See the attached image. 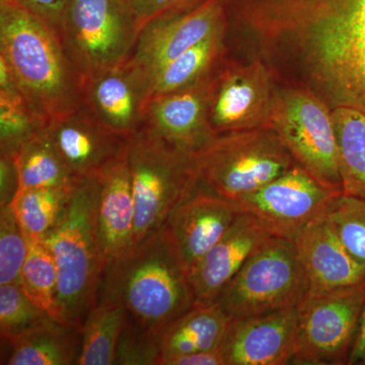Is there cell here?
Listing matches in <instances>:
<instances>
[{
  "mask_svg": "<svg viewBox=\"0 0 365 365\" xmlns=\"http://www.w3.org/2000/svg\"><path fill=\"white\" fill-rule=\"evenodd\" d=\"M297 327V307L232 319L220 346L225 365L292 364Z\"/></svg>",
  "mask_w": 365,
  "mask_h": 365,
  "instance_id": "17",
  "label": "cell"
},
{
  "mask_svg": "<svg viewBox=\"0 0 365 365\" xmlns=\"http://www.w3.org/2000/svg\"><path fill=\"white\" fill-rule=\"evenodd\" d=\"M100 182L76 180L56 225L42 240L58 273L59 321L83 328L96 304L106 266L98 235Z\"/></svg>",
  "mask_w": 365,
  "mask_h": 365,
  "instance_id": "4",
  "label": "cell"
},
{
  "mask_svg": "<svg viewBox=\"0 0 365 365\" xmlns=\"http://www.w3.org/2000/svg\"><path fill=\"white\" fill-rule=\"evenodd\" d=\"M241 213L235 201L200 185L172 211L165 227L176 244L188 275Z\"/></svg>",
  "mask_w": 365,
  "mask_h": 365,
  "instance_id": "18",
  "label": "cell"
},
{
  "mask_svg": "<svg viewBox=\"0 0 365 365\" xmlns=\"http://www.w3.org/2000/svg\"><path fill=\"white\" fill-rule=\"evenodd\" d=\"M294 242L309 294H323L364 282V266L346 250L328 218L300 230Z\"/></svg>",
  "mask_w": 365,
  "mask_h": 365,
  "instance_id": "20",
  "label": "cell"
},
{
  "mask_svg": "<svg viewBox=\"0 0 365 365\" xmlns=\"http://www.w3.org/2000/svg\"><path fill=\"white\" fill-rule=\"evenodd\" d=\"M71 188L19 190L9 205L29 241H42L56 225Z\"/></svg>",
  "mask_w": 365,
  "mask_h": 365,
  "instance_id": "28",
  "label": "cell"
},
{
  "mask_svg": "<svg viewBox=\"0 0 365 365\" xmlns=\"http://www.w3.org/2000/svg\"><path fill=\"white\" fill-rule=\"evenodd\" d=\"M160 339V335L139 325L126 313L115 364L158 365L162 355Z\"/></svg>",
  "mask_w": 365,
  "mask_h": 365,
  "instance_id": "34",
  "label": "cell"
},
{
  "mask_svg": "<svg viewBox=\"0 0 365 365\" xmlns=\"http://www.w3.org/2000/svg\"><path fill=\"white\" fill-rule=\"evenodd\" d=\"M19 189L20 179L13 155L0 153V206L9 205Z\"/></svg>",
  "mask_w": 365,
  "mask_h": 365,
  "instance_id": "36",
  "label": "cell"
},
{
  "mask_svg": "<svg viewBox=\"0 0 365 365\" xmlns=\"http://www.w3.org/2000/svg\"><path fill=\"white\" fill-rule=\"evenodd\" d=\"M126 311L116 302H98L83 322L78 365L115 364L120 334Z\"/></svg>",
  "mask_w": 365,
  "mask_h": 365,
  "instance_id": "27",
  "label": "cell"
},
{
  "mask_svg": "<svg viewBox=\"0 0 365 365\" xmlns=\"http://www.w3.org/2000/svg\"><path fill=\"white\" fill-rule=\"evenodd\" d=\"M365 304V281L323 294L307 292L297 306L292 364H348Z\"/></svg>",
  "mask_w": 365,
  "mask_h": 365,
  "instance_id": "10",
  "label": "cell"
},
{
  "mask_svg": "<svg viewBox=\"0 0 365 365\" xmlns=\"http://www.w3.org/2000/svg\"><path fill=\"white\" fill-rule=\"evenodd\" d=\"M196 160L199 185L232 201L253 193L297 165L269 127L216 135L196 153Z\"/></svg>",
  "mask_w": 365,
  "mask_h": 365,
  "instance_id": "6",
  "label": "cell"
},
{
  "mask_svg": "<svg viewBox=\"0 0 365 365\" xmlns=\"http://www.w3.org/2000/svg\"><path fill=\"white\" fill-rule=\"evenodd\" d=\"M139 33L127 0H69L58 28L81 79L130 60Z\"/></svg>",
  "mask_w": 365,
  "mask_h": 365,
  "instance_id": "7",
  "label": "cell"
},
{
  "mask_svg": "<svg viewBox=\"0 0 365 365\" xmlns=\"http://www.w3.org/2000/svg\"><path fill=\"white\" fill-rule=\"evenodd\" d=\"M139 29L165 14L182 13L200 6L206 0H127Z\"/></svg>",
  "mask_w": 365,
  "mask_h": 365,
  "instance_id": "35",
  "label": "cell"
},
{
  "mask_svg": "<svg viewBox=\"0 0 365 365\" xmlns=\"http://www.w3.org/2000/svg\"><path fill=\"white\" fill-rule=\"evenodd\" d=\"M230 321L216 302L194 304L160 334V359L220 348Z\"/></svg>",
  "mask_w": 365,
  "mask_h": 365,
  "instance_id": "23",
  "label": "cell"
},
{
  "mask_svg": "<svg viewBox=\"0 0 365 365\" xmlns=\"http://www.w3.org/2000/svg\"><path fill=\"white\" fill-rule=\"evenodd\" d=\"M29 247L11 205L0 206V285L20 283Z\"/></svg>",
  "mask_w": 365,
  "mask_h": 365,
  "instance_id": "33",
  "label": "cell"
},
{
  "mask_svg": "<svg viewBox=\"0 0 365 365\" xmlns=\"http://www.w3.org/2000/svg\"><path fill=\"white\" fill-rule=\"evenodd\" d=\"M101 300L121 304L139 325L158 335L195 304L188 273L165 225L107 266Z\"/></svg>",
  "mask_w": 365,
  "mask_h": 365,
  "instance_id": "2",
  "label": "cell"
},
{
  "mask_svg": "<svg viewBox=\"0 0 365 365\" xmlns=\"http://www.w3.org/2000/svg\"><path fill=\"white\" fill-rule=\"evenodd\" d=\"M81 341V328L49 318L33 330L7 342L11 352L4 364H78Z\"/></svg>",
  "mask_w": 365,
  "mask_h": 365,
  "instance_id": "22",
  "label": "cell"
},
{
  "mask_svg": "<svg viewBox=\"0 0 365 365\" xmlns=\"http://www.w3.org/2000/svg\"><path fill=\"white\" fill-rule=\"evenodd\" d=\"M81 93L86 111L110 130L129 139L143 129L151 78L130 59L81 79Z\"/></svg>",
  "mask_w": 365,
  "mask_h": 365,
  "instance_id": "13",
  "label": "cell"
},
{
  "mask_svg": "<svg viewBox=\"0 0 365 365\" xmlns=\"http://www.w3.org/2000/svg\"><path fill=\"white\" fill-rule=\"evenodd\" d=\"M227 24V0H206L190 11L160 16L141 29L131 60L151 78Z\"/></svg>",
  "mask_w": 365,
  "mask_h": 365,
  "instance_id": "14",
  "label": "cell"
},
{
  "mask_svg": "<svg viewBox=\"0 0 365 365\" xmlns=\"http://www.w3.org/2000/svg\"><path fill=\"white\" fill-rule=\"evenodd\" d=\"M272 237L255 216L246 212L237 216L227 234L189 273L195 304L215 302L250 257Z\"/></svg>",
  "mask_w": 365,
  "mask_h": 365,
  "instance_id": "19",
  "label": "cell"
},
{
  "mask_svg": "<svg viewBox=\"0 0 365 365\" xmlns=\"http://www.w3.org/2000/svg\"><path fill=\"white\" fill-rule=\"evenodd\" d=\"M336 235L355 260L365 267V200L342 194L327 215Z\"/></svg>",
  "mask_w": 365,
  "mask_h": 365,
  "instance_id": "32",
  "label": "cell"
},
{
  "mask_svg": "<svg viewBox=\"0 0 365 365\" xmlns=\"http://www.w3.org/2000/svg\"><path fill=\"white\" fill-rule=\"evenodd\" d=\"M98 235L106 266L133 245L135 204L126 153L98 178Z\"/></svg>",
  "mask_w": 365,
  "mask_h": 365,
  "instance_id": "21",
  "label": "cell"
},
{
  "mask_svg": "<svg viewBox=\"0 0 365 365\" xmlns=\"http://www.w3.org/2000/svg\"><path fill=\"white\" fill-rule=\"evenodd\" d=\"M13 157L20 189L71 188L76 181L45 130L29 139Z\"/></svg>",
  "mask_w": 365,
  "mask_h": 365,
  "instance_id": "26",
  "label": "cell"
},
{
  "mask_svg": "<svg viewBox=\"0 0 365 365\" xmlns=\"http://www.w3.org/2000/svg\"><path fill=\"white\" fill-rule=\"evenodd\" d=\"M277 81L259 57L237 61L227 56L215 69L209 104L215 135L268 127Z\"/></svg>",
  "mask_w": 365,
  "mask_h": 365,
  "instance_id": "11",
  "label": "cell"
},
{
  "mask_svg": "<svg viewBox=\"0 0 365 365\" xmlns=\"http://www.w3.org/2000/svg\"><path fill=\"white\" fill-rule=\"evenodd\" d=\"M307 292L294 241L272 237L250 257L215 302L230 319H241L297 307Z\"/></svg>",
  "mask_w": 365,
  "mask_h": 365,
  "instance_id": "8",
  "label": "cell"
},
{
  "mask_svg": "<svg viewBox=\"0 0 365 365\" xmlns=\"http://www.w3.org/2000/svg\"><path fill=\"white\" fill-rule=\"evenodd\" d=\"M18 1L58 32L60 21L69 0H18Z\"/></svg>",
  "mask_w": 365,
  "mask_h": 365,
  "instance_id": "37",
  "label": "cell"
},
{
  "mask_svg": "<svg viewBox=\"0 0 365 365\" xmlns=\"http://www.w3.org/2000/svg\"><path fill=\"white\" fill-rule=\"evenodd\" d=\"M342 190L329 188L295 165L253 193L235 200L242 212L260 220L275 237L294 241L302 228L327 217Z\"/></svg>",
  "mask_w": 365,
  "mask_h": 365,
  "instance_id": "12",
  "label": "cell"
},
{
  "mask_svg": "<svg viewBox=\"0 0 365 365\" xmlns=\"http://www.w3.org/2000/svg\"><path fill=\"white\" fill-rule=\"evenodd\" d=\"M332 118L343 194L365 200V114L338 107Z\"/></svg>",
  "mask_w": 365,
  "mask_h": 365,
  "instance_id": "25",
  "label": "cell"
},
{
  "mask_svg": "<svg viewBox=\"0 0 365 365\" xmlns=\"http://www.w3.org/2000/svg\"><path fill=\"white\" fill-rule=\"evenodd\" d=\"M127 163L135 204L133 245L165 225L199 185L196 155L141 129L128 139Z\"/></svg>",
  "mask_w": 365,
  "mask_h": 365,
  "instance_id": "5",
  "label": "cell"
},
{
  "mask_svg": "<svg viewBox=\"0 0 365 365\" xmlns=\"http://www.w3.org/2000/svg\"><path fill=\"white\" fill-rule=\"evenodd\" d=\"M160 365H225V359L220 348L173 355L160 359Z\"/></svg>",
  "mask_w": 365,
  "mask_h": 365,
  "instance_id": "38",
  "label": "cell"
},
{
  "mask_svg": "<svg viewBox=\"0 0 365 365\" xmlns=\"http://www.w3.org/2000/svg\"><path fill=\"white\" fill-rule=\"evenodd\" d=\"M348 364H365V304L360 319L359 332Z\"/></svg>",
  "mask_w": 365,
  "mask_h": 365,
  "instance_id": "39",
  "label": "cell"
},
{
  "mask_svg": "<svg viewBox=\"0 0 365 365\" xmlns=\"http://www.w3.org/2000/svg\"><path fill=\"white\" fill-rule=\"evenodd\" d=\"M52 318L24 292L21 283L0 285V333L1 339L20 337Z\"/></svg>",
  "mask_w": 365,
  "mask_h": 365,
  "instance_id": "31",
  "label": "cell"
},
{
  "mask_svg": "<svg viewBox=\"0 0 365 365\" xmlns=\"http://www.w3.org/2000/svg\"><path fill=\"white\" fill-rule=\"evenodd\" d=\"M76 180L95 179L123 157L128 139L110 130L81 106L44 129Z\"/></svg>",
  "mask_w": 365,
  "mask_h": 365,
  "instance_id": "16",
  "label": "cell"
},
{
  "mask_svg": "<svg viewBox=\"0 0 365 365\" xmlns=\"http://www.w3.org/2000/svg\"><path fill=\"white\" fill-rule=\"evenodd\" d=\"M45 129V124L23 93H0V153L14 155L29 139Z\"/></svg>",
  "mask_w": 365,
  "mask_h": 365,
  "instance_id": "30",
  "label": "cell"
},
{
  "mask_svg": "<svg viewBox=\"0 0 365 365\" xmlns=\"http://www.w3.org/2000/svg\"><path fill=\"white\" fill-rule=\"evenodd\" d=\"M268 127L299 167L324 186L342 190L332 109L321 98L299 86L277 88Z\"/></svg>",
  "mask_w": 365,
  "mask_h": 365,
  "instance_id": "9",
  "label": "cell"
},
{
  "mask_svg": "<svg viewBox=\"0 0 365 365\" xmlns=\"http://www.w3.org/2000/svg\"><path fill=\"white\" fill-rule=\"evenodd\" d=\"M0 55L45 128L83 106L81 78L58 32L18 0L0 4Z\"/></svg>",
  "mask_w": 365,
  "mask_h": 365,
  "instance_id": "3",
  "label": "cell"
},
{
  "mask_svg": "<svg viewBox=\"0 0 365 365\" xmlns=\"http://www.w3.org/2000/svg\"><path fill=\"white\" fill-rule=\"evenodd\" d=\"M11 1V0H0V4H4V2Z\"/></svg>",
  "mask_w": 365,
  "mask_h": 365,
  "instance_id": "40",
  "label": "cell"
},
{
  "mask_svg": "<svg viewBox=\"0 0 365 365\" xmlns=\"http://www.w3.org/2000/svg\"><path fill=\"white\" fill-rule=\"evenodd\" d=\"M227 26L155 71L151 76V97L182 90L212 73L227 54Z\"/></svg>",
  "mask_w": 365,
  "mask_h": 365,
  "instance_id": "24",
  "label": "cell"
},
{
  "mask_svg": "<svg viewBox=\"0 0 365 365\" xmlns=\"http://www.w3.org/2000/svg\"><path fill=\"white\" fill-rule=\"evenodd\" d=\"M228 14L276 81L365 114V0H232Z\"/></svg>",
  "mask_w": 365,
  "mask_h": 365,
  "instance_id": "1",
  "label": "cell"
},
{
  "mask_svg": "<svg viewBox=\"0 0 365 365\" xmlns=\"http://www.w3.org/2000/svg\"><path fill=\"white\" fill-rule=\"evenodd\" d=\"M29 242L30 247L21 274V287L40 309L59 321L58 273L54 258L44 242Z\"/></svg>",
  "mask_w": 365,
  "mask_h": 365,
  "instance_id": "29",
  "label": "cell"
},
{
  "mask_svg": "<svg viewBox=\"0 0 365 365\" xmlns=\"http://www.w3.org/2000/svg\"><path fill=\"white\" fill-rule=\"evenodd\" d=\"M215 71L182 90L153 96L143 129L187 153L202 150L215 137L208 120Z\"/></svg>",
  "mask_w": 365,
  "mask_h": 365,
  "instance_id": "15",
  "label": "cell"
}]
</instances>
